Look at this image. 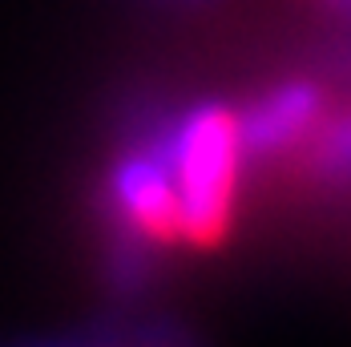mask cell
<instances>
[{
    "mask_svg": "<svg viewBox=\"0 0 351 347\" xmlns=\"http://www.w3.org/2000/svg\"><path fill=\"white\" fill-rule=\"evenodd\" d=\"M239 149H243V125L230 121L226 113H198L186 121L178 138V206H182V235L210 243L218 239L230 194H234V170H239Z\"/></svg>",
    "mask_w": 351,
    "mask_h": 347,
    "instance_id": "obj_1",
    "label": "cell"
}]
</instances>
